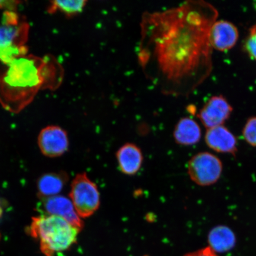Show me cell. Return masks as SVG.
Wrapping results in <instances>:
<instances>
[{"label": "cell", "instance_id": "9", "mask_svg": "<svg viewBox=\"0 0 256 256\" xmlns=\"http://www.w3.org/2000/svg\"><path fill=\"white\" fill-rule=\"evenodd\" d=\"M41 208L46 215L62 218L72 226L82 229L84 223L76 212L71 200L62 195L40 198Z\"/></svg>", "mask_w": 256, "mask_h": 256}, {"label": "cell", "instance_id": "18", "mask_svg": "<svg viewBox=\"0 0 256 256\" xmlns=\"http://www.w3.org/2000/svg\"><path fill=\"white\" fill-rule=\"evenodd\" d=\"M244 48L250 57L256 60V24L250 28Z\"/></svg>", "mask_w": 256, "mask_h": 256}, {"label": "cell", "instance_id": "14", "mask_svg": "<svg viewBox=\"0 0 256 256\" xmlns=\"http://www.w3.org/2000/svg\"><path fill=\"white\" fill-rule=\"evenodd\" d=\"M68 180V176L64 172H49L42 176L37 184L39 197L56 196L63 190Z\"/></svg>", "mask_w": 256, "mask_h": 256}, {"label": "cell", "instance_id": "8", "mask_svg": "<svg viewBox=\"0 0 256 256\" xmlns=\"http://www.w3.org/2000/svg\"><path fill=\"white\" fill-rule=\"evenodd\" d=\"M233 108L222 96H216L208 100L198 116L207 129L223 126L229 119Z\"/></svg>", "mask_w": 256, "mask_h": 256}, {"label": "cell", "instance_id": "17", "mask_svg": "<svg viewBox=\"0 0 256 256\" xmlns=\"http://www.w3.org/2000/svg\"><path fill=\"white\" fill-rule=\"evenodd\" d=\"M242 136L250 146L256 147V116L248 120L243 128Z\"/></svg>", "mask_w": 256, "mask_h": 256}, {"label": "cell", "instance_id": "6", "mask_svg": "<svg viewBox=\"0 0 256 256\" xmlns=\"http://www.w3.org/2000/svg\"><path fill=\"white\" fill-rule=\"evenodd\" d=\"M222 160L208 152L196 154L188 164V172L191 180L200 186L216 184L222 176Z\"/></svg>", "mask_w": 256, "mask_h": 256}, {"label": "cell", "instance_id": "15", "mask_svg": "<svg viewBox=\"0 0 256 256\" xmlns=\"http://www.w3.org/2000/svg\"><path fill=\"white\" fill-rule=\"evenodd\" d=\"M208 242L214 252H225L234 247L236 238L234 233L229 227L218 226L210 230L208 234Z\"/></svg>", "mask_w": 256, "mask_h": 256}, {"label": "cell", "instance_id": "2", "mask_svg": "<svg viewBox=\"0 0 256 256\" xmlns=\"http://www.w3.org/2000/svg\"><path fill=\"white\" fill-rule=\"evenodd\" d=\"M63 67L55 57L26 55L8 63L0 62V104L18 114L40 90H56L62 82Z\"/></svg>", "mask_w": 256, "mask_h": 256}, {"label": "cell", "instance_id": "13", "mask_svg": "<svg viewBox=\"0 0 256 256\" xmlns=\"http://www.w3.org/2000/svg\"><path fill=\"white\" fill-rule=\"evenodd\" d=\"M174 136L176 142L179 145L193 146L200 142L202 131L196 121L186 117L182 118L176 124Z\"/></svg>", "mask_w": 256, "mask_h": 256}, {"label": "cell", "instance_id": "20", "mask_svg": "<svg viewBox=\"0 0 256 256\" xmlns=\"http://www.w3.org/2000/svg\"><path fill=\"white\" fill-rule=\"evenodd\" d=\"M20 2L18 1H0V8L7 10L6 11L14 12Z\"/></svg>", "mask_w": 256, "mask_h": 256}, {"label": "cell", "instance_id": "16", "mask_svg": "<svg viewBox=\"0 0 256 256\" xmlns=\"http://www.w3.org/2000/svg\"><path fill=\"white\" fill-rule=\"evenodd\" d=\"M84 0H71V1H53L48 8L50 14L60 11L68 17H72L81 14L87 4Z\"/></svg>", "mask_w": 256, "mask_h": 256}, {"label": "cell", "instance_id": "1", "mask_svg": "<svg viewBox=\"0 0 256 256\" xmlns=\"http://www.w3.org/2000/svg\"><path fill=\"white\" fill-rule=\"evenodd\" d=\"M218 16L217 9L202 0L144 12L138 62L162 94L187 97L209 78L213 68L210 31Z\"/></svg>", "mask_w": 256, "mask_h": 256}, {"label": "cell", "instance_id": "11", "mask_svg": "<svg viewBox=\"0 0 256 256\" xmlns=\"http://www.w3.org/2000/svg\"><path fill=\"white\" fill-rule=\"evenodd\" d=\"M238 31L236 26L226 20L216 21L210 28L211 46L220 51L232 49L238 39Z\"/></svg>", "mask_w": 256, "mask_h": 256}, {"label": "cell", "instance_id": "12", "mask_svg": "<svg viewBox=\"0 0 256 256\" xmlns=\"http://www.w3.org/2000/svg\"><path fill=\"white\" fill-rule=\"evenodd\" d=\"M116 158L120 171L124 174L135 175L142 167V152L135 144H124L118 150Z\"/></svg>", "mask_w": 256, "mask_h": 256}, {"label": "cell", "instance_id": "7", "mask_svg": "<svg viewBox=\"0 0 256 256\" xmlns=\"http://www.w3.org/2000/svg\"><path fill=\"white\" fill-rule=\"evenodd\" d=\"M38 142L41 152L48 158L62 156L69 148L68 134L58 126H48L42 130Z\"/></svg>", "mask_w": 256, "mask_h": 256}, {"label": "cell", "instance_id": "3", "mask_svg": "<svg viewBox=\"0 0 256 256\" xmlns=\"http://www.w3.org/2000/svg\"><path fill=\"white\" fill-rule=\"evenodd\" d=\"M81 230L62 217L44 214L32 218L28 232L40 242L44 256H54L71 248Z\"/></svg>", "mask_w": 256, "mask_h": 256}, {"label": "cell", "instance_id": "5", "mask_svg": "<svg viewBox=\"0 0 256 256\" xmlns=\"http://www.w3.org/2000/svg\"><path fill=\"white\" fill-rule=\"evenodd\" d=\"M76 212L81 218L94 215L100 206V195L98 186L86 172L76 174L70 193Z\"/></svg>", "mask_w": 256, "mask_h": 256}, {"label": "cell", "instance_id": "19", "mask_svg": "<svg viewBox=\"0 0 256 256\" xmlns=\"http://www.w3.org/2000/svg\"><path fill=\"white\" fill-rule=\"evenodd\" d=\"M184 256H218L210 247L200 250L197 252H190Z\"/></svg>", "mask_w": 256, "mask_h": 256}, {"label": "cell", "instance_id": "10", "mask_svg": "<svg viewBox=\"0 0 256 256\" xmlns=\"http://www.w3.org/2000/svg\"><path fill=\"white\" fill-rule=\"evenodd\" d=\"M204 140L213 151L235 155L238 152V140L226 126H220L207 129Z\"/></svg>", "mask_w": 256, "mask_h": 256}, {"label": "cell", "instance_id": "4", "mask_svg": "<svg viewBox=\"0 0 256 256\" xmlns=\"http://www.w3.org/2000/svg\"><path fill=\"white\" fill-rule=\"evenodd\" d=\"M30 25L14 11H6L0 24V62L8 63L28 55Z\"/></svg>", "mask_w": 256, "mask_h": 256}]
</instances>
